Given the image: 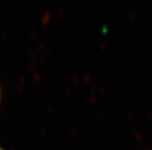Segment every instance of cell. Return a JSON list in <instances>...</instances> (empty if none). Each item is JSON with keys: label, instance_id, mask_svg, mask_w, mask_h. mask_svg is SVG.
<instances>
[{"label": "cell", "instance_id": "obj_1", "mask_svg": "<svg viewBox=\"0 0 152 150\" xmlns=\"http://www.w3.org/2000/svg\"><path fill=\"white\" fill-rule=\"evenodd\" d=\"M0 150H2V148H1V146H0Z\"/></svg>", "mask_w": 152, "mask_h": 150}]
</instances>
